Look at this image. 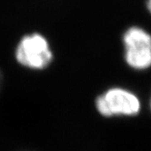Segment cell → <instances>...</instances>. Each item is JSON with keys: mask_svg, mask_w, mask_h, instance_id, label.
Listing matches in <instances>:
<instances>
[{"mask_svg": "<svg viewBox=\"0 0 151 151\" xmlns=\"http://www.w3.org/2000/svg\"><path fill=\"white\" fill-rule=\"evenodd\" d=\"M96 107L100 115L111 116H134L141 109V102L132 91L123 88H112L99 95Z\"/></svg>", "mask_w": 151, "mask_h": 151, "instance_id": "2", "label": "cell"}, {"mask_svg": "<svg viewBox=\"0 0 151 151\" xmlns=\"http://www.w3.org/2000/svg\"><path fill=\"white\" fill-rule=\"evenodd\" d=\"M15 57L19 65L32 70L47 68L54 58L47 39L39 33L27 34L21 38L16 47Z\"/></svg>", "mask_w": 151, "mask_h": 151, "instance_id": "1", "label": "cell"}, {"mask_svg": "<svg viewBox=\"0 0 151 151\" xmlns=\"http://www.w3.org/2000/svg\"><path fill=\"white\" fill-rule=\"evenodd\" d=\"M146 4H147V8L148 10V12L151 14V0H147Z\"/></svg>", "mask_w": 151, "mask_h": 151, "instance_id": "4", "label": "cell"}, {"mask_svg": "<svg viewBox=\"0 0 151 151\" xmlns=\"http://www.w3.org/2000/svg\"><path fill=\"white\" fill-rule=\"evenodd\" d=\"M124 58L128 67L145 70L151 67V35L140 27L127 28L122 37Z\"/></svg>", "mask_w": 151, "mask_h": 151, "instance_id": "3", "label": "cell"}, {"mask_svg": "<svg viewBox=\"0 0 151 151\" xmlns=\"http://www.w3.org/2000/svg\"><path fill=\"white\" fill-rule=\"evenodd\" d=\"M150 109H151V100H150Z\"/></svg>", "mask_w": 151, "mask_h": 151, "instance_id": "5", "label": "cell"}]
</instances>
